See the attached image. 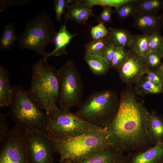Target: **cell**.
<instances>
[{
	"instance_id": "30",
	"label": "cell",
	"mask_w": 163,
	"mask_h": 163,
	"mask_svg": "<svg viewBox=\"0 0 163 163\" xmlns=\"http://www.w3.org/2000/svg\"><path fill=\"white\" fill-rule=\"evenodd\" d=\"M86 1L92 6L100 5L103 7L108 6L110 7H118L120 5L130 2L132 0H86Z\"/></svg>"
},
{
	"instance_id": "36",
	"label": "cell",
	"mask_w": 163,
	"mask_h": 163,
	"mask_svg": "<svg viewBox=\"0 0 163 163\" xmlns=\"http://www.w3.org/2000/svg\"><path fill=\"white\" fill-rule=\"evenodd\" d=\"M146 74V75L145 77L146 79L162 88L163 82L155 70L149 69Z\"/></svg>"
},
{
	"instance_id": "25",
	"label": "cell",
	"mask_w": 163,
	"mask_h": 163,
	"mask_svg": "<svg viewBox=\"0 0 163 163\" xmlns=\"http://www.w3.org/2000/svg\"><path fill=\"white\" fill-rule=\"evenodd\" d=\"M138 12L158 14L163 7V0H139Z\"/></svg>"
},
{
	"instance_id": "39",
	"label": "cell",
	"mask_w": 163,
	"mask_h": 163,
	"mask_svg": "<svg viewBox=\"0 0 163 163\" xmlns=\"http://www.w3.org/2000/svg\"><path fill=\"white\" fill-rule=\"evenodd\" d=\"M158 51L160 53L163 57V39Z\"/></svg>"
},
{
	"instance_id": "18",
	"label": "cell",
	"mask_w": 163,
	"mask_h": 163,
	"mask_svg": "<svg viewBox=\"0 0 163 163\" xmlns=\"http://www.w3.org/2000/svg\"><path fill=\"white\" fill-rule=\"evenodd\" d=\"M14 86L10 82L8 72L0 65V107L1 108L8 107L12 102L14 95Z\"/></svg>"
},
{
	"instance_id": "3",
	"label": "cell",
	"mask_w": 163,
	"mask_h": 163,
	"mask_svg": "<svg viewBox=\"0 0 163 163\" xmlns=\"http://www.w3.org/2000/svg\"><path fill=\"white\" fill-rule=\"evenodd\" d=\"M57 70L43 59L32 67L28 91L33 100L47 114L59 108L56 104L59 92Z\"/></svg>"
},
{
	"instance_id": "1",
	"label": "cell",
	"mask_w": 163,
	"mask_h": 163,
	"mask_svg": "<svg viewBox=\"0 0 163 163\" xmlns=\"http://www.w3.org/2000/svg\"><path fill=\"white\" fill-rule=\"evenodd\" d=\"M149 114L133 94H123L116 114L105 126L110 143L123 152L143 151L153 146L147 130Z\"/></svg>"
},
{
	"instance_id": "23",
	"label": "cell",
	"mask_w": 163,
	"mask_h": 163,
	"mask_svg": "<svg viewBox=\"0 0 163 163\" xmlns=\"http://www.w3.org/2000/svg\"><path fill=\"white\" fill-rule=\"evenodd\" d=\"M110 43L107 36L97 40H93L84 45L85 55L103 57Z\"/></svg>"
},
{
	"instance_id": "14",
	"label": "cell",
	"mask_w": 163,
	"mask_h": 163,
	"mask_svg": "<svg viewBox=\"0 0 163 163\" xmlns=\"http://www.w3.org/2000/svg\"><path fill=\"white\" fill-rule=\"evenodd\" d=\"M133 26L143 34L160 31L163 25L160 15L138 12L133 17Z\"/></svg>"
},
{
	"instance_id": "37",
	"label": "cell",
	"mask_w": 163,
	"mask_h": 163,
	"mask_svg": "<svg viewBox=\"0 0 163 163\" xmlns=\"http://www.w3.org/2000/svg\"><path fill=\"white\" fill-rule=\"evenodd\" d=\"M115 53V47L110 43L105 50L103 57L110 65L111 61Z\"/></svg>"
},
{
	"instance_id": "2",
	"label": "cell",
	"mask_w": 163,
	"mask_h": 163,
	"mask_svg": "<svg viewBox=\"0 0 163 163\" xmlns=\"http://www.w3.org/2000/svg\"><path fill=\"white\" fill-rule=\"evenodd\" d=\"M47 136L54 143L56 152L59 155L60 163H75L81 161L112 145L105 127L77 136Z\"/></svg>"
},
{
	"instance_id": "13",
	"label": "cell",
	"mask_w": 163,
	"mask_h": 163,
	"mask_svg": "<svg viewBox=\"0 0 163 163\" xmlns=\"http://www.w3.org/2000/svg\"><path fill=\"white\" fill-rule=\"evenodd\" d=\"M65 13V19L84 25L90 17L95 16L92 11L93 6L86 0H72Z\"/></svg>"
},
{
	"instance_id": "29",
	"label": "cell",
	"mask_w": 163,
	"mask_h": 163,
	"mask_svg": "<svg viewBox=\"0 0 163 163\" xmlns=\"http://www.w3.org/2000/svg\"><path fill=\"white\" fill-rule=\"evenodd\" d=\"M53 1V8L55 11L56 19L59 22H60L63 13H65L72 0H55Z\"/></svg>"
},
{
	"instance_id": "4",
	"label": "cell",
	"mask_w": 163,
	"mask_h": 163,
	"mask_svg": "<svg viewBox=\"0 0 163 163\" xmlns=\"http://www.w3.org/2000/svg\"><path fill=\"white\" fill-rule=\"evenodd\" d=\"M14 90L8 114L15 125L45 133L47 114L33 100L28 90L19 85L14 86Z\"/></svg>"
},
{
	"instance_id": "33",
	"label": "cell",
	"mask_w": 163,
	"mask_h": 163,
	"mask_svg": "<svg viewBox=\"0 0 163 163\" xmlns=\"http://www.w3.org/2000/svg\"><path fill=\"white\" fill-rule=\"evenodd\" d=\"M113 11L112 7L108 6L103 7L100 14L97 17L96 21L99 24L111 23L112 22V15Z\"/></svg>"
},
{
	"instance_id": "34",
	"label": "cell",
	"mask_w": 163,
	"mask_h": 163,
	"mask_svg": "<svg viewBox=\"0 0 163 163\" xmlns=\"http://www.w3.org/2000/svg\"><path fill=\"white\" fill-rule=\"evenodd\" d=\"M163 39V37L160 31H156L151 34L149 44L151 52L158 51Z\"/></svg>"
},
{
	"instance_id": "12",
	"label": "cell",
	"mask_w": 163,
	"mask_h": 163,
	"mask_svg": "<svg viewBox=\"0 0 163 163\" xmlns=\"http://www.w3.org/2000/svg\"><path fill=\"white\" fill-rule=\"evenodd\" d=\"M127 163H163V142L142 151L129 152Z\"/></svg>"
},
{
	"instance_id": "16",
	"label": "cell",
	"mask_w": 163,
	"mask_h": 163,
	"mask_svg": "<svg viewBox=\"0 0 163 163\" xmlns=\"http://www.w3.org/2000/svg\"><path fill=\"white\" fill-rule=\"evenodd\" d=\"M67 20V19H65L63 24L55 37L53 43L55 46L54 49L51 52L47 53L46 55L43 57V59L44 60L47 61L48 58L51 56H59L68 54V51L66 50V48L78 33H76L72 34L69 32L66 27Z\"/></svg>"
},
{
	"instance_id": "35",
	"label": "cell",
	"mask_w": 163,
	"mask_h": 163,
	"mask_svg": "<svg viewBox=\"0 0 163 163\" xmlns=\"http://www.w3.org/2000/svg\"><path fill=\"white\" fill-rule=\"evenodd\" d=\"M30 1L24 0H0V11L3 10L10 7L20 6L25 5L29 2Z\"/></svg>"
},
{
	"instance_id": "9",
	"label": "cell",
	"mask_w": 163,
	"mask_h": 163,
	"mask_svg": "<svg viewBox=\"0 0 163 163\" xmlns=\"http://www.w3.org/2000/svg\"><path fill=\"white\" fill-rule=\"evenodd\" d=\"M24 134L30 163H53L56 150L52 140L44 133L33 129H24Z\"/></svg>"
},
{
	"instance_id": "5",
	"label": "cell",
	"mask_w": 163,
	"mask_h": 163,
	"mask_svg": "<svg viewBox=\"0 0 163 163\" xmlns=\"http://www.w3.org/2000/svg\"><path fill=\"white\" fill-rule=\"evenodd\" d=\"M57 32L51 18L46 11H39L33 19L26 21L23 33L19 36L18 46L45 56L46 46L53 43Z\"/></svg>"
},
{
	"instance_id": "19",
	"label": "cell",
	"mask_w": 163,
	"mask_h": 163,
	"mask_svg": "<svg viewBox=\"0 0 163 163\" xmlns=\"http://www.w3.org/2000/svg\"><path fill=\"white\" fill-rule=\"evenodd\" d=\"M108 31L107 37L110 42L115 48L124 49L125 47H129L133 35L129 30L110 27Z\"/></svg>"
},
{
	"instance_id": "27",
	"label": "cell",
	"mask_w": 163,
	"mask_h": 163,
	"mask_svg": "<svg viewBox=\"0 0 163 163\" xmlns=\"http://www.w3.org/2000/svg\"><path fill=\"white\" fill-rule=\"evenodd\" d=\"M128 52L124 49L115 48V53L110 64V67L118 70L126 59Z\"/></svg>"
},
{
	"instance_id": "26",
	"label": "cell",
	"mask_w": 163,
	"mask_h": 163,
	"mask_svg": "<svg viewBox=\"0 0 163 163\" xmlns=\"http://www.w3.org/2000/svg\"><path fill=\"white\" fill-rule=\"evenodd\" d=\"M137 83H138L137 85L136 90L139 94H155L163 93L162 88L147 79L145 78Z\"/></svg>"
},
{
	"instance_id": "6",
	"label": "cell",
	"mask_w": 163,
	"mask_h": 163,
	"mask_svg": "<svg viewBox=\"0 0 163 163\" xmlns=\"http://www.w3.org/2000/svg\"><path fill=\"white\" fill-rule=\"evenodd\" d=\"M119 104L120 101L113 91H103L89 96L74 113L92 125L104 127L113 119Z\"/></svg>"
},
{
	"instance_id": "7",
	"label": "cell",
	"mask_w": 163,
	"mask_h": 163,
	"mask_svg": "<svg viewBox=\"0 0 163 163\" xmlns=\"http://www.w3.org/2000/svg\"><path fill=\"white\" fill-rule=\"evenodd\" d=\"M57 75L59 108L63 110L70 111L72 107L81 104L83 90L81 77L75 62L70 59L57 70Z\"/></svg>"
},
{
	"instance_id": "28",
	"label": "cell",
	"mask_w": 163,
	"mask_h": 163,
	"mask_svg": "<svg viewBox=\"0 0 163 163\" xmlns=\"http://www.w3.org/2000/svg\"><path fill=\"white\" fill-rule=\"evenodd\" d=\"M7 114L0 113V145H1L8 138L11 129H9L7 120Z\"/></svg>"
},
{
	"instance_id": "24",
	"label": "cell",
	"mask_w": 163,
	"mask_h": 163,
	"mask_svg": "<svg viewBox=\"0 0 163 163\" xmlns=\"http://www.w3.org/2000/svg\"><path fill=\"white\" fill-rule=\"evenodd\" d=\"M139 0H132L130 2L115 8L113 11L120 21L130 17H133L138 12Z\"/></svg>"
},
{
	"instance_id": "32",
	"label": "cell",
	"mask_w": 163,
	"mask_h": 163,
	"mask_svg": "<svg viewBox=\"0 0 163 163\" xmlns=\"http://www.w3.org/2000/svg\"><path fill=\"white\" fill-rule=\"evenodd\" d=\"M108 30L102 24H99L92 27L91 31V37L93 40L104 38L108 36Z\"/></svg>"
},
{
	"instance_id": "40",
	"label": "cell",
	"mask_w": 163,
	"mask_h": 163,
	"mask_svg": "<svg viewBox=\"0 0 163 163\" xmlns=\"http://www.w3.org/2000/svg\"><path fill=\"white\" fill-rule=\"evenodd\" d=\"M162 14L161 15H160L161 16V20H162V23H163V7L162 9Z\"/></svg>"
},
{
	"instance_id": "38",
	"label": "cell",
	"mask_w": 163,
	"mask_h": 163,
	"mask_svg": "<svg viewBox=\"0 0 163 163\" xmlns=\"http://www.w3.org/2000/svg\"><path fill=\"white\" fill-rule=\"evenodd\" d=\"M155 70L163 83V62Z\"/></svg>"
},
{
	"instance_id": "8",
	"label": "cell",
	"mask_w": 163,
	"mask_h": 163,
	"mask_svg": "<svg viewBox=\"0 0 163 163\" xmlns=\"http://www.w3.org/2000/svg\"><path fill=\"white\" fill-rule=\"evenodd\" d=\"M47 115L45 133L48 136H77L100 129L103 127L92 125L74 113L70 111L63 110L59 108Z\"/></svg>"
},
{
	"instance_id": "21",
	"label": "cell",
	"mask_w": 163,
	"mask_h": 163,
	"mask_svg": "<svg viewBox=\"0 0 163 163\" xmlns=\"http://www.w3.org/2000/svg\"><path fill=\"white\" fill-rule=\"evenodd\" d=\"M84 59L93 73L97 75H105L110 67V65L102 56L85 55Z\"/></svg>"
},
{
	"instance_id": "10",
	"label": "cell",
	"mask_w": 163,
	"mask_h": 163,
	"mask_svg": "<svg viewBox=\"0 0 163 163\" xmlns=\"http://www.w3.org/2000/svg\"><path fill=\"white\" fill-rule=\"evenodd\" d=\"M0 147V163H30L21 127L15 125Z\"/></svg>"
},
{
	"instance_id": "17",
	"label": "cell",
	"mask_w": 163,
	"mask_h": 163,
	"mask_svg": "<svg viewBox=\"0 0 163 163\" xmlns=\"http://www.w3.org/2000/svg\"><path fill=\"white\" fill-rule=\"evenodd\" d=\"M147 130L154 145L163 142V117L154 111L149 112Z\"/></svg>"
},
{
	"instance_id": "41",
	"label": "cell",
	"mask_w": 163,
	"mask_h": 163,
	"mask_svg": "<svg viewBox=\"0 0 163 163\" xmlns=\"http://www.w3.org/2000/svg\"><path fill=\"white\" fill-rule=\"evenodd\" d=\"M162 89L163 93V85H162Z\"/></svg>"
},
{
	"instance_id": "15",
	"label": "cell",
	"mask_w": 163,
	"mask_h": 163,
	"mask_svg": "<svg viewBox=\"0 0 163 163\" xmlns=\"http://www.w3.org/2000/svg\"><path fill=\"white\" fill-rule=\"evenodd\" d=\"M127 156L111 145L102 151L75 163H127Z\"/></svg>"
},
{
	"instance_id": "11",
	"label": "cell",
	"mask_w": 163,
	"mask_h": 163,
	"mask_svg": "<svg viewBox=\"0 0 163 163\" xmlns=\"http://www.w3.org/2000/svg\"><path fill=\"white\" fill-rule=\"evenodd\" d=\"M128 52L126 59L118 70L120 77L126 83H137L149 68L146 57L131 50Z\"/></svg>"
},
{
	"instance_id": "22",
	"label": "cell",
	"mask_w": 163,
	"mask_h": 163,
	"mask_svg": "<svg viewBox=\"0 0 163 163\" xmlns=\"http://www.w3.org/2000/svg\"><path fill=\"white\" fill-rule=\"evenodd\" d=\"M19 36L13 23H10L3 28L2 36L0 40V49L8 50L11 49L18 40Z\"/></svg>"
},
{
	"instance_id": "20",
	"label": "cell",
	"mask_w": 163,
	"mask_h": 163,
	"mask_svg": "<svg viewBox=\"0 0 163 163\" xmlns=\"http://www.w3.org/2000/svg\"><path fill=\"white\" fill-rule=\"evenodd\" d=\"M151 36V34H144L133 35L129 47L130 50L145 57L151 52L149 44Z\"/></svg>"
},
{
	"instance_id": "31",
	"label": "cell",
	"mask_w": 163,
	"mask_h": 163,
	"mask_svg": "<svg viewBox=\"0 0 163 163\" xmlns=\"http://www.w3.org/2000/svg\"><path fill=\"white\" fill-rule=\"evenodd\" d=\"M147 64L149 69H157L161 64L163 57L158 51L150 52L145 57Z\"/></svg>"
}]
</instances>
